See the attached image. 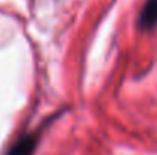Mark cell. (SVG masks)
I'll list each match as a JSON object with an SVG mask.
<instances>
[{"mask_svg":"<svg viewBox=\"0 0 157 155\" xmlns=\"http://www.w3.org/2000/svg\"><path fill=\"white\" fill-rule=\"evenodd\" d=\"M139 24L144 29H151L157 24V0H147L140 17H139Z\"/></svg>","mask_w":157,"mask_h":155,"instance_id":"1","label":"cell"},{"mask_svg":"<svg viewBox=\"0 0 157 155\" xmlns=\"http://www.w3.org/2000/svg\"><path fill=\"white\" fill-rule=\"evenodd\" d=\"M35 145H37V142H35L34 135H25L11 148L8 155H32Z\"/></svg>","mask_w":157,"mask_h":155,"instance_id":"2","label":"cell"}]
</instances>
